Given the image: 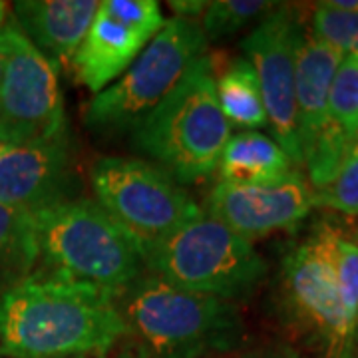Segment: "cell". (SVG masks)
<instances>
[{"label":"cell","mask_w":358,"mask_h":358,"mask_svg":"<svg viewBox=\"0 0 358 358\" xmlns=\"http://www.w3.org/2000/svg\"><path fill=\"white\" fill-rule=\"evenodd\" d=\"M128 334L115 293L90 282L38 271L0 294L2 357H90Z\"/></svg>","instance_id":"obj_1"},{"label":"cell","mask_w":358,"mask_h":358,"mask_svg":"<svg viewBox=\"0 0 358 358\" xmlns=\"http://www.w3.org/2000/svg\"><path fill=\"white\" fill-rule=\"evenodd\" d=\"M117 299L128 331L150 358H217L241 348L243 320L229 301L155 275H141Z\"/></svg>","instance_id":"obj_2"},{"label":"cell","mask_w":358,"mask_h":358,"mask_svg":"<svg viewBox=\"0 0 358 358\" xmlns=\"http://www.w3.org/2000/svg\"><path fill=\"white\" fill-rule=\"evenodd\" d=\"M231 140L217 100L213 64L201 56L183 82L131 131L134 148L181 183L209 178Z\"/></svg>","instance_id":"obj_3"},{"label":"cell","mask_w":358,"mask_h":358,"mask_svg":"<svg viewBox=\"0 0 358 358\" xmlns=\"http://www.w3.org/2000/svg\"><path fill=\"white\" fill-rule=\"evenodd\" d=\"M42 271L112 293L143 275V249L90 199H66L32 213Z\"/></svg>","instance_id":"obj_4"},{"label":"cell","mask_w":358,"mask_h":358,"mask_svg":"<svg viewBox=\"0 0 358 358\" xmlns=\"http://www.w3.org/2000/svg\"><path fill=\"white\" fill-rule=\"evenodd\" d=\"M143 265L178 289L229 303L253 293L267 273L253 245L209 213L145 247Z\"/></svg>","instance_id":"obj_5"},{"label":"cell","mask_w":358,"mask_h":358,"mask_svg":"<svg viewBox=\"0 0 358 358\" xmlns=\"http://www.w3.org/2000/svg\"><path fill=\"white\" fill-rule=\"evenodd\" d=\"M205 48L207 38L195 20H167L128 70L90 100L86 126L102 136L131 134L183 82Z\"/></svg>","instance_id":"obj_6"},{"label":"cell","mask_w":358,"mask_h":358,"mask_svg":"<svg viewBox=\"0 0 358 358\" xmlns=\"http://www.w3.org/2000/svg\"><path fill=\"white\" fill-rule=\"evenodd\" d=\"M90 181L96 203L141 245L157 243L203 211L162 167L136 157H100Z\"/></svg>","instance_id":"obj_7"},{"label":"cell","mask_w":358,"mask_h":358,"mask_svg":"<svg viewBox=\"0 0 358 358\" xmlns=\"http://www.w3.org/2000/svg\"><path fill=\"white\" fill-rule=\"evenodd\" d=\"M4 74L0 82V114L4 143L52 140L70 134L58 66L26 38L8 16L0 26Z\"/></svg>","instance_id":"obj_8"},{"label":"cell","mask_w":358,"mask_h":358,"mask_svg":"<svg viewBox=\"0 0 358 358\" xmlns=\"http://www.w3.org/2000/svg\"><path fill=\"white\" fill-rule=\"evenodd\" d=\"M333 229L324 227L285 257L287 310L319 346L322 358H350L355 331L348 324L333 267Z\"/></svg>","instance_id":"obj_9"},{"label":"cell","mask_w":358,"mask_h":358,"mask_svg":"<svg viewBox=\"0 0 358 358\" xmlns=\"http://www.w3.org/2000/svg\"><path fill=\"white\" fill-rule=\"evenodd\" d=\"M303 26L294 6H277L243 40L245 58L261 84L267 124L273 128L275 141L296 166L303 164V150L294 100V58Z\"/></svg>","instance_id":"obj_10"},{"label":"cell","mask_w":358,"mask_h":358,"mask_svg":"<svg viewBox=\"0 0 358 358\" xmlns=\"http://www.w3.org/2000/svg\"><path fill=\"white\" fill-rule=\"evenodd\" d=\"M157 0H103L70 60L78 84L98 94L120 78L164 28Z\"/></svg>","instance_id":"obj_11"},{"label":"cell","mask_w":358,"mask_h":358,"mask_svg":"<svg viewBox=\"0 0 358 358\" xmlns=\"http://www.w3.org/2000/svg\"><path fill=\"white\" fill-rule=\"evenodd\" d=\"M313 207L315 192L299 171L267 185H229L219 181L207 195L209 215L249 243L275 231L293 229Z\"/></svg>","instance_id":"obj_12"},{"label":"cell","mask_w":358,"mask_h":358,"mask_svg":"<svg viewBox=\"0 0 358 358\" xmlns=\"http://www.w3.org/2000/svg\"><path fill=\"white\" fill-rule=\"evenodd\" d=\"M72 155L70 134L52 140L0 143V203L34 213L70 199Z\"/></svg>","instance_id":"obj_13"},{"label":"cell","mask_w":358,"mask_h":358,"mask_svg":"<svg viewBox=\"0 0 358 358\" xmlns=\"http://www.w3.org/2000/svg\"><path fill=\"white\" fill-rule=\"evenodd\" d=\"M98 8V0H20L13 4L10 18L58 66L74 58Z\"/></svg>","instance_id":"obj_14"},{"label":"cell","mask_w":358,"mask_h":358,"mask_svg":"<svg viewBox=\"0 0 358 358\" xmlns=\"http://www.w3.org/2000/svg\"><path fill=\"white\" fill-rule=\"evenodd\" d=\"M343 58L345 54L303 26L294 58V100L303 154L329 122V92Z\"/></svg>","instance_id":"obj_15"},{"label":"cell","mask_w":358,"mask_h":358,"mask_svg":"<svg viewBox=\"0 0 358 358\" xmlns=\"http://www.w3.org/2000/svg\"><path fill=\"white\" fill-rule=\"evenodd\" d=\"M291 159L282 148L265 134L243 131L233 136L219 159V176L229 185H267L285 179Z\"/></svg>","instance_id":"obj_16"},{"label":"cell","mask_w":358,"mask_h":358,"mask_svg":"<svg viewBox=\"0 0 358 358\" xmlns=\"http://www.w3.org/2000/svg\"><path fill=\"white\" fill-rule=\"evenodd\" d=\"M38 245L32 213L0 203V294L34 273Z\"/></svg>","instance_id":"obj_17"},{"label":"cell","mask_w":358,"mask_h":358,"mask_svg":"<svg viewBox=\"0 0 358 358\" xmlns=\"http://www.w3.org/2000/svg\"><path fill=\"white\" fill-rule=\"evenodd\" d=\"M217 100L231 126L261 128L267 124L261 84L247 58L233 60L215 80Z\"/></svg>","instance_id":"obj_18"},{"label":"cell","mask_w":358,"mask_h":358,"mask_svg":"<svg viewBox=\"0 0 358 358\" xmlns=\"http://www.w3.org/2000/svg\"><path fill=\"white\" fill-rule=\"evenodd\" d=\"M355 141V136L346 134L338 124L329 120L315 141L305 150L303 164H307L308 178L317 192L333 183L345 166L346 157L352 152Z\"/></svg>","instance_id":"obj_19"},{"label":"cell","mask_w":358,"mask_h":358,"mask_svg":"<svg viewBox=\"0 0 358 358\" xmlns=\"http://www.w3.org/2000/svg\"><path fill=\"white\" fill-rule=\"evenodd\" d=\"M277 4L267 0H215L207 2L201 13L199 28L207 40L235 34L253 20H263Z\"/></svg>","instance_id":"obj_20"},{"label":"cell","mask_w":358,"mask_h":358,"mask_svg":"<svg viewBox=\"0 0 358 358\" xmlns=\"http://www.w3.org/2000/svg\"><path fill=\"white\" fill-rule=\"evenodd\" d=\"M329 120L346 134H358V56H345L329 92Z\"/></svg>","instance_id":"obj_21"},{"label":"cell","mask_w":358,"mask_h":358,"mask_svg":"<svg viewBox=\"0 0 358 358\" xmlns=\"http://www.w3.org/2000/svg\"><path fill=\"white\" fill-rule=\"evenodd\" d=\"M313 34L345 56H358V13L341 10L327 2L317 4L313 20Z\"/></svg>","instance_id":"obj_22"},{"label":"cell","mask_w":358,"mask_h":358,"mask_svg":"<svg viewBox=\"0 0 358 358\" xmlns=\"http://www.w3.org/2000/svg\"><path fill=\"white\" fill-rule=\"evenodd\" d=\"M333 267L341 303L345 308L346 320L357 333L358 329V245L334 235Z\"/></svg>","instance_id":"obj_23"},{"label":"cell","mask_w":358,"mask_h":358,"mask_svg":"<svg viewBox=\"0 0 358 358\" xmlns=\"http://www.w3.org/2000/svg\"><path fill=\"white\" fill-rule=\"evenodd\" d=\"M315 205L329 207L338 213H345L355 217L358 215V143L355 141V148L350 155L346 157L345 166L338 171L331 185L324 189L315 192Z\"/></svg>","instance_id":"obj_24"},{"label":"cell","mask_w":358,"mask_h":358,"mask_svg":"<svg viewBox=\"0 0 358 358\" xmlns=\"http://www.w3.org/2000/svg\"><path fill=\"white\" fill-rule=\"evenodd\" d=\"M92 358H150V355L136 338H131L128 334L110 346L108 350H103L100 355H92Z\"/></svg>","instance_id":"obj_25"},{"label":"cell","mask_w":358,"mask_h":358,"mask_svg":"<svg viewBox=\"0 0 358 358\" xmlns=\"http://www.w3.org/2000/svg\"><path fill=\"white\" fill-rule=\"evenodd\" d=\"M217 358H303L296 355L293 348L289 346H259V348H249V350H241L237 348L235 352L223 355Z\"/></svg>","instance_id":"obj_26"},{"label":"cell","mask_w":358,"mask_h":358,"mask_svg":"<svg viewBox=\"0 0 358 358\" xmlns=\"http://www.w3.org/2000/svg\"><path fill=\"white\" fill-rule=\"evenodd\" d=\"M205 4L207 2H201V0H179V2L173 0V2H169L173 13H178L179 18H187V20H193V16H201Z\"/></svg>","instance_id":"obj_27"},{"label":"cell","mask_w":358,"mask_h":358,"mask_svg":"<svg viewBox=\"0 0 358 358\" xmlns=\"http://www.w3.org/2000/svg\"><path fill=\"white\" fill-rule=\"evenodd\" d=\"M6 18H8V4L0 0V26L6 22Z\"/></svg>","instance_id":"obj_28"},{"label":"cell","mask_w":358,"mask_h":358,"mask_svg":"<svg viewBox=\"0 0 358 358\" xmlns=\"http://www.w3.org/2000/svg\"><path fill=\"white\" fill-rule=\"evenodd\" d=\"M2 74H4V44H2V36H0V82H2Z\"/></svg>","instance_id":"obj_29"},{"label":"cell","mask_w":358,"mask_h":358,"mask_svg":"<svg viewBox=\"0 0 358 358\" xmlns=\"http://www.w3.org/2000/svg\"><path fill=\"white\" fill-rule=\"evenodd\" d=\"M0 143H4V122H2V114H0Z\"/></svg>","instance_id":"obj_30"},{"label":"cell","mask_w":358,"mask_h":358,"mask_svg":"<svg viewBox=\"0 0 358 358\" xmlns=\"http://www.w3.org/2000/svg\"><path fill=\"white\" fill-rule=\"evenodd\" d=\"M58 358H92V355H76V357H58Z\"/></svg>","instance_id":"obj_31"},{"label":"cell","mask_w":358,"mask_h":358,"mask_svg":"<svg viewBox=\"0 0 358 358\" xmlns=\"http://www.w3.org/2000/svg\"><path fill=\"white\" fill-rule=\"evenodd\" d=\"M357 143H358V134H357Z\"/></svg>","instance_id":"obj_32"}]
</instances>
